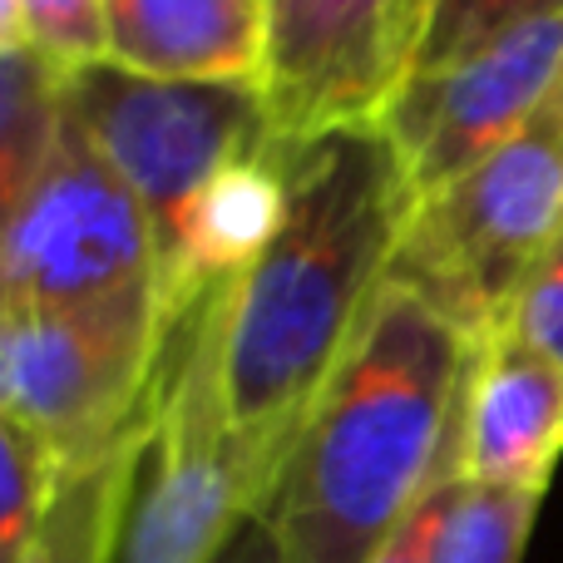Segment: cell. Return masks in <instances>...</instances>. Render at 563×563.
<instances>
[{
  "label": "cell",
  "instance_id": "20",
  "mask_svg": "<svg viewBox=\"0 0 563 563\" xmlns=\"http://www.w3.org/2000/svg\"><path fill=\"white\" fill-rule=\"evenodd\" d=\"M460 475L440 479L435 489L426 495V505L416 509V515L406 519V529H400L396 539H390L386 549L376 554V563H430V544H435V529L440 519H445V505H450V489H455Z\"/></svg>",
  "mask_w": 563,
  "mask_h": 563
},
{
  "label": "cell",
  "instance_id": "16",
  "mask_svg": "<svg viewBox=\"0 0 563 563\" xmlns=\"http://www.w3.org/2000/svg\"><path fill=\"white\" fill-rule=\"evenodd\" d=\"M59 485V460L30 430L0 416V563H30L40 554Z\"/></svg>",
  "mask_w": 563,
  "mask_h": 563
},
{
  "label": "cell",
  "instance_id": "11",
  "mask_svg": "<svg viewBox=\"0 0 563 563\" xmlns=\"http://www.w3.org/2000/svg\"><path fill=\"white\" fill-rule=\"evenodd\" d=\"M287 218V158L277 144L223 164L178 218V238L164 263V291L174 321L203 291L243 277Z\"/></svg>",
  "mask_w": 563,
  "mask_h": 563
},
{
  "label": "cell",
  "instance_id": "6",
  "mask_svg": "<svg viewBox=\"0 0 563 563\" xmlns=\"http://www.w3.org/2000/svg\"><path fill=\"white\" fill-rule=\"evenodd\" d=\"M174 331L89 311L0 307V416L30 430L65 475L95 465L148 430Z\"/></svg>",
  "mask_w": 563,
  "mask_h": 563
},
{
  "label": "cell",
  "instance_id": "12",
  "mask_svg": "<svg viewBox=\"0 0 563 563\" xmlns=\"http://www.w3.org/2000/svg\"><path fill=\"white\" fill-rule=\"evenodd\" d=\"M109 65L188 85H257L263 0H104Z\"/></svg>",
  "mask_w": 563,
  "mask_h": 563
},
{
  "label": "cell",
  "instance_id": "1",
  "mask_svg": "<svg viewBox=\"0 0 563 563\" xmlns=\"http://www.w3.org/2000/svg\"><path fill=\"white\" fill-rule=\"evenodd\" d=\"M287 158V218L243 277L213 291L218 386L243 455L273 489L311 400L390 287L416 208L376 124L336 129Z\"/></svg>",
  "mask_w": 563,
  "mask_h": 563
},
{
  "label": "cell",
  "instance_id": "23",
  "mask_svg": "<svg viewBox=\"0 0 563 563\" xmlns=\"http://www.w3.org/2000/svg\"><path fill=\"white\" fill-rule=\"evenodd\" d=\"M30 563H49V554H45V544H40V554H35V559H30Z\"/></svg>",
  "mask_w": 563,
  "mask_h": 563
},
{
  "label": "cell",
  "instance_id": "14",
  "mask_svg": "<svg viewBox=\"0 0 563 563\" xmlns=\"http://www.w3.org/2000/svg\"><path fill=\"white\" fill-rule=\"evenodd\" d=\"M148 426H154V420H148ZM144 440H148V430H139L114 455L65 475V485H59V495H55V515H49V529H45L49 563H114Z\"/></svg>",
  "mask_w": 563,
  "mask_h": 563
},
{
  "label": "cell",
  "instance_id": "7",
  "mask_svg": "<svg viewBox=\"0 0 563 563\" xmlns=\"http://www.w3.org/2000/svg\"><path fill=\"white\" fill-rule=\"evenodd\" d=\"M65 109L144 203L164 263L188 198L223 164L273 144L257 85L148 79L109 59L65 79Z\"/></svg>",
  "mask_w": 563,
  "mask_h": 563
},
{
  "label": "cell",
  "instance_id": "13",
  "mask_svg": "<svg viewBox=\"0 0 563 563\" xmlns=\"http://www.w3.org/2000/svg\"><path fill=\"white\" fill-rule=\"evenodd\" d=\"M59 124H65V75L35 49L0 55V243L15 208L35 188Z\"/></svg>",
  "mask_w": 563,
  "mask_h": 563
},
{
  "label": "cell",
  "instance_id": "18",
  "mask_svg": "<svg viewBox=\"0 0 563 563\" xmlns=\"http://www.w3.org/2000/svg\"><path fill=\"white\" fill-rule=\"evenodd\" d=\"M20 15H25V45L65 79L109 59L104 0H20Z\"/></svg>",
  "mask_w": 563,
  "mask_h": 563
},
{
  "label": "cell",
  "instance_id": "2",
  "mask_svg": "<svg viewBox=\"0 0 563 563\" xmlns=\"http://www.w3.org/2000/svg\"><path fill=\"white\" fill-rule=\"evenodd\" d=\"M475 341L435 307L386 287L311 400L263 509L282 563H376L440 479Z\"/></svg>",
  "mask_w": 563,
  "mask_h": 563
},
{
  "label": "cell",
  "instance_id": "5",
  "mask_svg": "<svg viewBox=\"0 0 563 563\" xmlns=\"http://www.w3.org/2000/svg\"><path fill=\"white\" fill-rule=\"evenodd\" d=\"M213 291L188 307L164 351L154 426L129 489L114 563H213L267 499L263 475L223 410Z\"/></svg>",
  "mask_w": 563,
  "mask_h": 563
},
{
  "label": "cell",
  "instance_id": "19",
  "mask_svg": "<svg viewBox=\"0 0 563 563\" xmlns=\"http://www.w3.org/2000/svg\"><path fill=\"white\" fill-rule=\"evenodd\" d=\"M499 331H509L515 341H525L539 356L563 366V233L544 253V263L534 267V277L525 282V291H519V301L509 307Z\"/></svg>",
  "mask_w": 563,
  "mask_h": 563
},
{
  "label": "cell",
  "instance_id": "8",
  "mask_svg": "<svg viewBox=\"0 0 563 563\" xmlns=\"http://www.w3.org/2000/svg\"><path fill=\"white\" fill-rule=\"evenodd\" d=\"M420 0H263V95L277 148L376 124L410 75Z\"/></svg>",
  "mask_w": 563,
  "mask_h": 563
},
{
  "label": "cell",
  "instance_id": "22",
  "mask_svg": "<svg viewBox=\"0 0 563 563\" xmlns=\"http://www.w3.org/2000/svg\"><path fill=\"white\" fill-rule=\"evenodd\" d=\"M10 49H30L25 45V15H20V0H0V55Z\"/></svg>",
  "mask_w": 563,
  "mask_h": 563
},
{
  "label": "cell",
  "instance_id": "10",
  "mask_svg": "<svg viewBox=\"0 0 563 563\" xmlns=\"http://www.w3.org/2000/svg\"><path fill=\"white\" fill-rule=\"evenodd\" d=\"M563 455V366L509 331L475 341L455 426V475L544 495Z\"/></svg>",
  "mask_w": 563,
  "mask_h": 563
},
{
  "label": "cell",
  "instance_id": "4",
  "mask_svg": "<svg viewBox=\"0 0 563 563\" xmlns=\"http://www.w3.org/2000/svg\"><path fill=\"white\" fill-rule=\"evenodd\" d=\"M0 307L178 327L144 203L89 144L69 109L35 188L15 208L0 243Z\"/></svg>",
  "mask_w": 563,
  "mask_h": 563
},
{
  "label": "cell",
  "instance_id": "17",
  "mask_svg": "<svg viewBox=\"0 0 563 563\" xmlns=\"http://www.w3.org/2000/svg\"><path fill=\"white\" fill-rule=\"evenodd\" d=\"M554 15H563V0H430L426 15H420L410 75L416 69L455 65V59Z\"/></svg>",
  "mask_w": 563,
  "mask_h": 563
},
{
  "label": "cell",
  "instance_id": "24",
  "mask_svg": "<svg viewBox=\"0 0 563 563\" xmlns=\"http://www.w3.org/2000/svg\"><path fill=\"white\" fill-rule=\"evenodd\" d=\"M426 5H430V0H420V15H426ZM416 35H420V30H416Z\"/></svg>",
  "mask_w": 563,
  "mask_h": 563
},
{
  "label": "cell",
  "instance_id": "15",
  "mask_svg": "<svg viewBox=\"0 0 563 563\" xmlns=\"http://www.w3.org/2000/svg\"><path fill=\"white\" fill-rule=\"evenodd\" d=\"M544 495L534 489H489L455 479L445 519L430 544V563H519Z\"/></svg>",
  "mask_w": 563,
  "mask_h": 563
},
{
  "label": "cell",
  "instance_id": "3",
  "mask_svg": "<svg viewBox=\"0 0 563 563\" xmlns=\"http://www.w3.org/2000/svg\"><path fill=\"white\" fill-rule=\"evenodd\" d=\"M563 233V89L455 184L406 218L390 287H406L470 341L505 327L525 282Z\"/></svg>",
  "mask_w": 563,
  "mask_h": 563
},
{
  "label": "cell",
  "instance_id": "21",
  "mask_svg": "<svg viewBox=\"0 0 563 563\" xmlns=\"http://www.w3.org/2000/svg\"><path fill=\"white\" fill-rule=\"evenodd\" d=\"M213 563H282L277 539H273V529H267V519L263 515L243 519V529L228 539L223 554H218Z\"/></svg>",
  "mask_w": 563,
  "mask_h": 563
},
{
  "label": "cell",
  "instance_id": "9",
  "mask_svg": "<svg viewBox=\"0 0 563 563\" xmlns=\"http://www.w3.org/2000/svg\"><path fill=\"white\" fill-rule=\"evenodd\" d=\"M563 89V15L534 20L475 55L416 69L386 99L376 129L390 139L410 198H430L519 134Z\"/></svg>",
  "mask_w": 563,
  "mask_h": 563
}]
</instances>
